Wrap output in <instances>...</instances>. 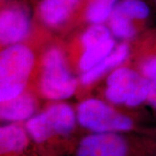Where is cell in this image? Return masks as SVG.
Masks as SVG:
<instances>
[{"label":"cell","mask_w":156,"mask_h":156,"mask_svg":"<svg viewBox=\"0 0 156 156\" xmlns=\"http://www.w3.org/2000/svg\"><path fill=\"white\" fill-rule=\"evenodd\" d=\"M33 20L28 5L19 0H11L1 5L0 44L7 47L21 44L30 37Z\"/></svg>","instance_id":"cell-7"},{"label":"cell","mask_w":156,"mask_h":156,"mask_svg":"<svg viewBox=\"0 0 156 156\" xmlns=\"http://www.w3.org/2000/svg\"><path fill=\"white\" fill-rule=\"evenodd\" d=\"M112 13L141 27L149 17L150 8L143 0H119Z\"/></svg>","instance_id":"cell-13"},{"label":"cell","mask_w":156,"mask_h":156,"mask_svg":"<svg viewBox=\"0 0 156 156\" xmlns=\"http://www.w3.org/2000/svg\"><path fill=\"white\" fill-rule=\"evenodd\" d=\"M150 84V80L140 73L130 68L118 67L108 76L104 94L112 104L134 108L147 101Z\"/></svg>","instance_id":"cell-6"},{"label":"cell","mask_w":156,"mask_h":156,"mask_svg":"<svg viewBox=\"0 0 156 156\" xmlns=\"http://www.w3.org/2000/svg\"><path fill=\"white\" fill-rule=\"evenodd\" d=\"M76 113L64 102H55L25 122L24 126L40 156H60L71 152L76 136Z\"/></svg>","instance_id":"cell-1"},{"label":"cell","mask_w":156,"mask_h":156,"mask_svg":"<svg viewBox=\"0 0 156 156\" xmlns=\"http://www.w3.org/2000/svg\"><path fill=\"white\" fill-rule=\"evenodd\" d=\"M78 125L90 133H137L139 124L134 117L112 108L103 101L89 98L76 108Z\"/></svg>","instance_id":"cell-5"},{"label":"cell","mask_w":156,"mask_h":156,"mask_svg":"<svg viewBox=\"0 0 156 156\" xmlns=\"http://www.w3.org/2000/svg\"><path fill=\"white\" fill-rule=\"evenodd\" d=\"M154 2H155V4H156V0H154Z\"/></svg>","instance_id":"cell-19"},{"label":"cell","mask_w":156,"mask_h":156,"mask_svg":"<svg viewBox=\"0 0 156 156\" xmlns=\"http://www.w3.org/2000/svg\"><path fill=\"white\" fill-rule=\"evenodd\" d=\"M70 153L73 156H156V139L141 132H87Z\"/></svg>","instance_id":"cell-2"},{"label":"cell","mask_w":156,"mask_h":156,"mask_svg":"<svg viewBox=\"0 0 156 156\" xmlns=\"http://www.w3.org/2000/svg\"><path fill=\"white\" fill-rule=\"evenodd\" d=\"M11 0H1V5H3V4H5L7 2H10Z\"/></svg>","instance_id":"cell-18"},{"label":"cell","mask_w":156,"mask_h":156,"mask_svg":"<svg viewBox=\"0 0 156 156\" xmlns=\"http://www.w3.org/2000/svg\"><path fill=\"white\" fill-rule=\"evenodd\" d=\"M36 64L32 49L24 44L5 47L0 53V101L12 100L26 91Z\"/></svg>","instance_id":"cell-3"},{"label":"cell","mask_w":156,"mask_h":156,"mask_svg":"<svg viewBox=\"0 0 156 156\" xmlns=\"http://www.w3.org/2000/svg\"><path fill=\"white\" fill-rule=\"evenodd\" d=\"M147 101L151 106L156 110V80L151 81L150 91H149Z\"/></svg>","instance_id":"cell-17"},{"label":"cell","mask_w":156,"mask_h":156,"mask_svg":"<svg viewBox=\"0 0 156 156\" xmlns=\"http://www.w3.org/2000/svg\"><path fill=\"white\" fill-rule=\"evenodd\" d=\"M118 1L119 0H82L77 21L82 20L88 24L105 23Z\"/></svg>","instance_id":"cell-12"},{"label":"cell","mask_w":156,"mask_h":156,"mask_svg":"<svg viewBox=\"0 0 156 156\" xmlns=\"http://www.w3.org/2000/svg\"><path fill=\"white\" fill-rule=\"evenodd\" d=\"M113 37V34L105 23L89 24L81 35L80 44L83 50Z\"/></svg>","instance_id":"cell-15"},{"label":"cell","mask_w":156,"mask_h":156,"mask_svg":"<svg viewBox=\"0 0 156 156\" xmlns=\"http://www.w3.org/2000/svg\"><path fill=\"white\" fill-rule=\"evenodd\" d=\"M82 0H38L34 18L51 30H57L77 21Z\"/></svg>","instance_id":"cell-8"},{"label":"cell","mask_w":156,"mask_h":156,"mask_svg":"<svg viewBox=\"0 0 156 156\" xmlns=\"http://www.w3.org/2000/svg\"><path fill=\"white\" fill-rule=\"evenodd\" d=\"M140 73L150 81L156 80V54L147 56L141 61Z\"/></svg>","instance_id":"cell-16"},{"label":"cell","mask_w":156,"mask_h":156,"mask_svg":"<svg viewBox=\"0 0 156 156\" xmlns=\"http://www.w3.org/2000/svg\"><path fill=\"white\" fill-rule=\"evenodd\" d=\"M130 53L128 44L124 42L115 48L108 56L101 61L95 67L81 74L80 83L83 86H89L96 83L101 76L106 75L112 69L118 68L128 59Z\"/></svg>","instance_id":"cell-11"},{"label":"cell","mask_w":156,"mask_h":156,"mask_svg":"<svg viewBox=\"0 0 156 156\" xmlns=\"http://www.w3.org/2000/svg\"><path fill=\"white\" fill-rule=\"evenodd\" d=\"M34 145L24 123H5L0 128V156H30Z\"/></svg>","instance_id":"cell-9"},{"label":"cell","mask_w":156,"mask_h":156,"mask_svg":"<svg viewBox=\"0 0 156 156\" xmlns=\"http://www.w3.org/2000/svg\"><path fill=\"white\" fill-rule=\"evenodd\" d=\"M114 38L108 39L96 44L90 45L83 50L78 59L77 67L81 74L95 67L101 61L108 56L115 48Z\"/></svg>","instance_id":"cell-14"},{"label":"cell","mask_w":156,"mask_h":156,"mask_svg":"<svg viewBox=\"0 0 156 156\" xmlns=\"http://www.w3.org/2000/svg\"><path fill=\"white\" fill-rule=\"evenodd\" d=\"M37 101L28 90L12 100L1 102V121L10 122H23L36 115Z\"/></svg>","instance_id":"cell-10"},{"label":"cell","mask_w":156,"mask_h":156,"mask_svg":"<svg viewBox=\"0 0 156 156\" xmlns=\"http://www.w3.org/2000/svg\"><path fill=\"white\" fill-rule=\"evenodd\" d=\"M77 86V79L69 69L64 51L59 46L47 49L41 59L40 95L50 101L66 100L75 94Z\"/></svg>","instance_id":"cell-4"}]
</instances>
